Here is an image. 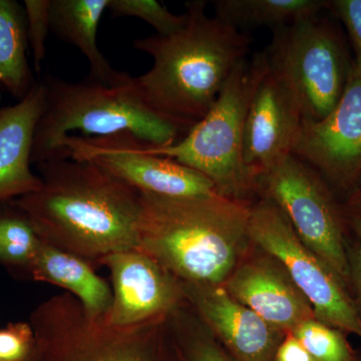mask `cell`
<instances>
[{
  "instance_id": "cb8c5ba5",
  "label": "cell",
  "mask_w": 361,
  "mask_h": 361,
  "mask_svg": "<svg viewBox=\"0 0 361 361\" xmlns=\"http://www.w3.org/2000/svg\"><path fill=\"white\" fill-rule=\"evenodd\" d=\"M106 11L113 18L134 16L146 21L157 30V35H171L187 25V13L174 14L155 0H110Z\"/></svg>"
},
{
  "instance_id": "4316f807",
  "label": "cell",
  "mask_w": 361,
  "mask_h": 361,
  "mask_svg": "<svg viewBox=\"0 0 361 361\" xmlns=\"http://www.w3.org/2000/svg\"><path fill=\"white\" fill-rule=\"evenodd\" d=\"M326 9L345 26L356 54V65L361 68V0H334L326 2Z\"/></svg>"
},
{
  "instance_id": "4fadbf2b",
  "label": "cell",
  "mask_w": 361,
  "mask_h": 361,
  "mask_svg": "<svg viewBox=\"0 0 361 361\" xmlns=\"http://www.w3.org/2000/svg\"><path fill=\"white\" fill-rule=\"evenodd\" d=\"M224 288L283 334H292L314 312L283 263L251 241Z\"/></svg>"
},
{
  "instance_id": "ffe728a7",
  "label": "cell",
  "mask_w": 361,
  "mask_h": 361,
  "mask_svg": "<svg viewBox=\"0 0 361 361\" xmlns=\"http://www.w3.org/2000/svg\"><path fill=\"white\" fill-rule=\"evenodd\" d=\"M319 0H217L213 1L216 18L241 30L242 27L268 26L276 30L311 18L326 9Z\"/></svg>"
},
{
  "instance_id": "7a4b0ae2",
  "label": "cell",
  "mask_w": 361,
  "mask_h": 361,
  "mask_svg": "<svg viewBox=\"0 0 361 361\" xmlns=\"http://www.w3.org/2000/svg\"><path fill=\"white\" fill-rule=\"evenodd\" d=\"M187 25L171 35H149L133 47L154 59L151 70L133 77L152 110L189 130L215 104L242 59L248 58L249 33L206 13L207 2H186Z\"/></svg>"
},
{
  "instance_id": "1f68e13d",
  "label": "cell",
  "mask_w": 361,
  "mask_h": 361,
  "mask_svg": "<svg viewBox=\"0 0 361 361\" xmlns=\"http://www.w3.org/2000/svg\"><path fill=\"white\" fill-rule=\"evenodd\" d=\"M353 193L360 194L361 195V180L360 183V185H358L357 188L355 190V191L353 192ZM351 193V194H353Z\"/></svg>"
},
{
  "instance_id": "6da1fadb",
  "label": "cell",
  "mask_w": 361,
  "mask_h": 361,
  "mask_svg": "<svg viewBox=\"0 0 361 361\" xmlns=\"http://www.w3.org/2000/svg\"><path fill=\"white\" fill-rule=\"evenodd\" d=\"M35 167L42 187L13 202L42 242L94 267L139 247L140 191L92 161L56 159Z\"/></svg>"
},
{
  "instance_id": "277c9868",
  "label": "cell",
  "mask_w": 361,
  "mask_h": 361,
  "mask_svg": "<svg viewBox=\"0 0 361 361\" xmlns=\"http://www.w3.org/2000/svg\"><path fill=\"white\" fill-rule=\"evenodd\" d=\"M44 111L40 116L32 151V165L66 159L63 142L73 132L84 137L130 133L156 147H169L189 133L156 113L140 96L132 75L120 84L87 80L71 82L47 75Z\"/></svg>"
},
{
  "instance_id": "d6986e66",
  "label": "cell",
  "mask_w": 361,
  "mask_h": 361,
  "mask_svg": "<svg viewBox=\"0 0 361 361\" xmlns=\"http://www.w3.org/2000/svg\"><path fill=\"white\" fill-rule=\"evenodd\" d=\"M25 7L0 0V85L20 101L37 84L28 63Z\"/></svg>"
},
{
  "instance_id": "8fae6325",
  "label": "cell",
  "mask_w": 361,
  "mask_h": 361,
  "mask_svg": "<svg viewBox=\"0 0 361 361\" xmlns=\"http://www.w3.org/2000/svg\"><path fill=\"white\" fill-rule=\"evenodd\" d=\"M292 155L314 169L334 193L349 195L361 180V68L353 61L338 104L318 122H303Z\"/></svg>"
},
{
  "instance_id": "5b68a950",
  "label": "cell",
  "mask_w": 361,
  "mask_h": 361,
  "mask_svg": "<svg viewBox=\"0 0 361 361\" xmlns=\"http://www.w3.org/2000/svg\"><path fill=\"white\" fill-rule=\"evenodd\" d=\"M267 68L265 51L242 59L205 118L175 145L149 144V151L200 173L221 196L255 201L257 182L243 160L244 130L252 97Z\"/></svg>"
},
{
  "instance_id": "30bf717a",
  "label": "cell",
  "mask_w": 361,
  "mask_h": 361,
  "mask_svg": "<svg viewBox=\"0 0 361 361\" xmlns=\"http://www.w3.org/2000/svg\"><path fill=\"white\" fill-rule=\"evenodd\" d=\"M148 146L130 133L106 137L70 135L63 142L66 159L92 161L137 191L167 197L218 194L200 173L151 153Z\"/></svg>"
},
{
  "instance_id": "d4e9b609",
  "label": "cell",
  "mask_w": 361,
  "mask_h": 361,
  "mask_svg": "<svg viewBox=\"0 0 361 361\" xmlns=\"http://www.w3.org/2000/svg\"><path fill=\"white\" fill-rule=\"evenodd\" d=\"M26 35L32 54L33 68L42 73L51 27V0H25Z\"/></svg>"
},
{
  "instance_id": "52a82bcc",
  "label": "cell",
  "mask_w": 361,
  "mask_h": 361,
  "mask_svg": "<svg viewBox=\"0 0 361 361\" xmlns=\"http://www.w3.org/2000/svg\"><path fill=\"white\" fill-rule=\"evenodd\" d=\"M264 51L271 70L293 94L303 122H318L336 108L353 61L329 18L319 13L273 30Z\"/></svg>"
},
{
  "instance_id": "e0dca14e",
  "label": "cell",
  "mask_w": 361,
  "mask_h": 361,
  "mask_svg": "<svg viewBox=\"0 0 361 361\" xmlns=\"http://www.w3.org/2000/svg\"><path fill=\"white\" fill-rule=\"evenodd\" d=\"M28 277L66 289L92 317H104L110 310L113 291L94 266L44 242H40Z\"/></svg>"
},
{
  "instance_id": "4dcf8cb0",
  "label": "cell",
  "mask_w": 361,
  "mask_h": 361,
  "mask_svg": "<svg viewBox=\"0 0 361 361\" xmlns=\"http://www.w3.org/2000/svg\"><path fill=\"white\" fill-rule=\"evenodd\" d=\"M353 361H361V351L356 350L355 360Z\"/></svg>"
},
{
  "instance_id": "2e32d148",
  "label": "cell",
  "mask_w": 361,
  "mask_h": 361,
  "mask_svg": "<svg viewBox=\"0 0 361 361\" xmlns=\"http://www.w3.org/2000/svg\"><path fill=\"white\" fill-rule=\"evenodd\" d=\"M42 80L13 106L0 108V203L35 193L42 180L32 171L33 137L44 111Z\"/></svg>"
},
{
  "instance_id": "484cf974",
  "label": "cell",
  "mask_w": 361,
  "mask_h": 361,
  "mask_svg": "<svg viewBox=\"0 0 361 361\" xmlns=\"http://www.w3.org/2000/svg\"><path fill=\"white\" fill-rule=\"evenodd\" d=\"M35 346L30 322H13L0 329V361H28Z\"/></svg>"
},
{
  "instance_id": "ac0fdd59",
  "label": "cell",
  "mask_w": 361,
  "mask_h": 361,
  "mask_svg": "<svg viewBox=\"0 0 361 361\" xmlns=\"http://www.w3.org/2000/svg\"><path fill=\"white\" fill-rule=\"evenodd\" d=\"M110 0H51V27L59 39L75 45L89 61L90 80L123 82L129 73L114 70L97 47V27Z\"/></svg>"
},
{
  "instance_id": "5bb4252c",
  "label": "cell",
  "mask_w": 361,
  "mask_h": 361,
  "mask_svg": "<svg viewBox=\"0 0 361 361\" xmlns=\"http://www.w3.org/2000/svg\"><path fill=\"white\" fill-rule=\"evenodd\" d=\"M187 302L236 361H275L286 334L230 295L223 285L180 282Z\"/></svg>"
},
{
  "instance_id": "f1b7e54d",
  "label": "cell",
  "mask_w": 361,
  "mask_h": 361,
  "mask_svg": "<svg viewBox=\"0 0 361 361\" xmlns=\"http://www.w3.org/2000/svg\"><path fill=\"white\" fill-rule=\"evenodd\" d=\"M275 361H316L293 334H287L280 343Z\"/></svg>"
},
{
  "instance_id": "7c38bea8",
  "label": "cell",
  "mask_w": 361,
  "mask_h": 361,
  "mask_svg": "<svg viewBox=\"0 0 361 361\" xmlns=\"http://www.w3.org/2000/svg\"><path fill=\"white\" fill-rule=\"evenodd\" d=\"M99 265L110 271L113 301L104 320L128 327L165 317L187 302L182 283L140 249L116 252Z\"/></svg>"
},
{
  "instance_id": "603a6c76",
  "label": "cell",
  "mask_w": 361,
  "mask_h": 361,
  "mask_svg": "<svg viewBox=\"0 0 361 361\" xmlns=\"http://www.w3.org/2000/svg\"><path fill=\"white\" fill-rule=\"evenodd\" d=\"M292 334L316 361L355 360L356 350L349 343L348 334L316 318L303 322Z\"/></svg>"
},
{
  "instance_id": "44dd1931",
  "label": "cell",
  "mask_w": 361,
  "mask_h": 361,
  "mask_svg": "<svg viewBox=\"0 0 361 361\" xmlns=\"http://www.w3.org/2000/svg\"><path fill=\"white\" fill-rule=\"evenodd\" d=\"M40 242L32 223L13 201L0 203V265L28 276Z\"/></svg>"
},
{
  "instance_id": "9c48e42d",
  "label": "cell",
  "mask_w": 361,
  "mask_h": 361,
  "mask_svg": "<svg viewBox=\"0 0 361 361\" xmlns=\"http://www.w3.org/2000/svg\"><path fill=\"white\" fill-rule=\"evenodd\" d=\"M249 236L279 259L310 301L316 319L361 338V318L348 286L297 236L288 218L267 197L252 203Z\"/></svg>"
},
{
  "instance_id": "f546056e",
  "label": "cell",
  "mask_w": 361,
  "mask_h": 361,
  "mask_svg": "<svg viewBox=\"0 0 361 361\" xmlns=\"http://www.w3.org/2000/svg\"><path fill=\"white\" fill-rule=\"evenodd\" d=\"M342 209L349 232L361 243V195H349L342 204Z\"/></svg>"
},
{
  "instance_id": "83f0119b",
  "label": "cell",
  "mask_w": 361,
  "mask_h": 361,
  "mask_svg": "<svg viewBox=\"0 0 361 361\" xmlns=\"http://www.w3.org/2000/svg\"><path fill=\"white\" fill-rule=\"evenodd\" d=\"M349 291L361 318V243L353 235L348 240Z\"/></svg>"
},
{
  "instance_id": "9a60e30c",
  "label": "cell",
  "mask_w": 361,
  "mask_h": 361,
  "mask_svg": "<svg viewBox=\"0 0 361 361\" xmlns=\"http://www.w3.org/2000/svg\"><path fill=\"white\" fill-rule=\"evenodd\" d=\"M301 123L293 94L268 65L252 97L244 130V164L256 182L275 161L291 155Z\"/></svg>"
},
{
  "instance_id": "8992f818",
  "label": "cell",
  "mask_w": 361,
  "mask_h": 361,
  "mask_svg": "<svg viewBox=\"0 0 361 361\" xmlns=\"http://www.w3.org/2000/svg\"><path fill=\"white\" fill-rule=\"evenodd\" d=\"M30 323L35 346L28 361H182L168 316L111 326L63 292L40 303Z\"/></svg>"
},
{
  "instance_id": "d6a6232c",
  "label": "cell",
  "mask_w": 361,
  "mask_h": 361,
  "mask_svg": "<svg viewBox=\"0 0 361 361\" xmlns=\"http://www.w3.org/2000/svg\"><path fill=\"white\" fill-rule=\"evenodd\" d=\"M2 90H4V87H2L1 85H0V101H1Z\"/></svg>"
},
{
  "instance_id": "ba28073f",
  "label": "cell",
  "mask_w": 361,
  "mask_h": 361,
  "mask_svg": "<svg viewBox=\"0 0 361 361\" xmlns=\"http://www.w3.org/2000/svg\"><path fill=\"white\" fill-rule=\"evenodd\" d=\"M257 187L258 197H267L283 211L304 245L322 258L349 290L346 246L350 232L342 204L326 180L291 154L261 173Z\"/></svg>"
},
{
  "instance_id": "7402d4cb",
  "label": "cell",
  "mask_w": 361,
  "mask_h": 361,
  "mask_svg": "<svg viewBox=\"0 0 361 361\" xmlns=\"http://www.w3.org/2000/svg\"><path fill=\"white\" fill-rule=\"evenodd\" d=\"M168 322L182 361H236L189 303L171 312Z\"/></svg>"
},
{
  "instance_id": "3957f363",
  "label": "cell",
  "mask_w": 361,
  "mask_h": 361,
  "mask_svg": "<svg viewBox=\"0 0 361 361\" xmlns=\"http://www.w3.org/2000/svg\"><path fill=\"white\" fill-rule=\"evenodd\" d=\"M252 203L140 192L137 249L180 282L224 285L250 246Z\"/></svg>"
}]
</instances>
